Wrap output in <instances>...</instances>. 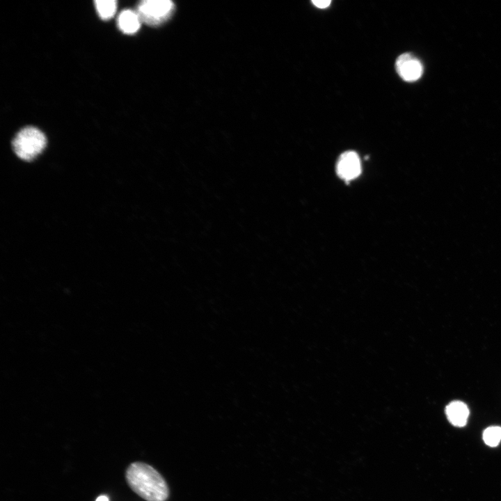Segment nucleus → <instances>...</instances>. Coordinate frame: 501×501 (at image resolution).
Instances as JSON below:
<instances>
[{"label":"nucleus","mask_w":501,"mask_h":501,"mask_svg":"<svg viewBox=\"0 0 501 501\" xmlns=\"http://www.w3.org/2000/svg\"><path fill=\"white\" fill-rule=\"evenodd\" d=\"M445 414L451 424L456 427H463L467 423L469 409L464 402L453 401L446 406Z\"/></svg>","instance_id":"nucleus-6"},{"label":"nucleus","mask_w":501,"mask_h":501,"mask_svg":"<svg viewBox=\"0 0 501 501\" xmlns=\"http://www.w3.org/2000/svg\"><path fill=\"white\" fill-rule=\"evenodd\" d=\"M336 171L346 181L356 178L361 172V164L358 154L354 151H346L339 157Z\"/></svg>","instance_id":"nucleus-5"},{"label":"nucleus","mask_w":501,"mask_h":501,"mask_svg":"<svg viewBox=\"0 0 501 501\" xmlns=\"http://www.w3.org/2000/svg\"><path fill=\"white\" fill-rule=\"evenodd\" d=\"M129 486L147 501H166L169 491L162 476L152 466L141 462L131 463L126 470Z\"/></svg>","instance_id":"nucleus-1"},{"label":"nucleus","mask_w":501,"mask_h":501,"mask_svg":"<svg viewBox=\"0 0 501 501\" xmlns=\"http://www.w3.org/2000/svg\"><path fill=\"white\" fill-rule=\"evenodd\" d=\"M395 68L399 76L408 82L417 81L423 72L422 63L411 53L399 56L395 62Z\"/></svg>","instance_id":"nucleus-4"},{"label":"nucleus","mask_w":501,"mask_h":501,"mask_svg":"<svg viewBox=\"0 0 501 501\" xmlns=\"http://www.w3.org/2000/svg\"><path fill=\"white\" fill-rule=\"evenodd\" d=\"M47 138L40 129L26 127L21 129L13 138L12 145L16 155L24 161H31L45 149Z\"/></svg>","instance_id":"nucleus-2"},{"label":"nucleus","mask_w":501,"mask_h":501,"mask_svg":"<svg viewBox=\"0 0 501 501\" xmlns=\"http://www.w3.org/2000/svg\"><path fill=\"white\" fill-rule=\"evenodd\" d=\"M96 501H109V498L106 495H100L97 498Z\"/></svg>","instance_id":"nucleus-11"},{"label":"nucleus","mask_w":501,"mask_h":501,"mask_svg":"<svg viewBox=\"0 0 501 501\" xmlns=\"http://www.w3.org/2000/svg\"><path fill=\"white\" fill-rule=\"evenodd\" d=\"M95 4L99 16L104 20L111 19L116 12L117 2L115 0H97Z\"/></svg>","instance_id":"nucleus-8"},{"label":"nucleus","mask_w":501,"mask_h":501,"mask_svg":"<svg viewBox=\"0 0 501 501\" xmlns=\"http://www.w3.org/2000/svg\"><path fill=\"white\" fill-rule=\"evenodd\" d=\"M141 22L138 13L131 10L122 11L118 18L119 29L127 34L136 33L140 27Z\"/></svg>","instance_id":"nucleus-7"},{"label":"nucleus","mask_w":501,"mask_h":501,"mask_svg":"<svg viewBox=\"0 0 501 501\" xmlns=\"http://www.w3.org/2000/svg\"><path fill=\"white\" fill-rule=\"evenodd\" d=\"M312 3L317 8L323 9L330 6L331 1L330 0H314Z\"/></svg>","instance_id":"nucleus-10"},{"label":"nucleus","mask_w":501,"mask_h":501,"mask_svg":"<svg viewBox=\"0 0 501 501\" xmlns=\"http://www.w3.org/2000/svg\"><path fill=\"white\" fill-rule=\"evenodd\" d=\"M482 438L486 445L490 447H496L501 440V427L491 426L487 427L482 434Z\"/></svg>","instance_id":"nucleus-9"},{"label":"nucleus","mask_w":501,"mask_h":501,"mask_svg":"<svg viewBox=\"0 0 501 501\" xmlns=\"http://www.w3.org/2000/svg\"><path fill=\"white\" fill-rule=\"evenodd\" d=\"M173 8V2L168 0H144L138 4L136 13L141 22L155 26L166 21Z\"/></svg>","instance_id":"nucleus-3"}]
</instances>
